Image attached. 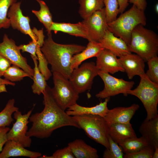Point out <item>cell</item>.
Listing matches in <instances>:
<instances>
[{"label": "cell", "mask_w": 158, "mask_h": 158, "mask_svg": "<svg viewBox=\"0 0 158 158\" xmlns=\"http://www.w3.org/2000/svg\"><path fill=\"white\" fill-rule=\"evenodd\" d=\"M51 88L47 85L42 93L44 105L43 110L29 117V121L32 125L26 133L29 137L47 138L55 130L66 126L80 129L72 116L68 115L57 104L51 95Z\"/></svg>", "instance_id": "1"}, {"label": "cell", "mask_w": 158, "mask_h": 158, "mask_svg": "<svg viewBox=\"0 0 158 158\" xmlns=\"http://www.w3.org/2000/svg\"><path fill=\"white\" fill-rule=\"evenodd\" d=\"M40 50L51 67L53 73L61 74L69 79L72 72L71 68L72 58L86 47L75 44H60L53 40L51 33L47 34Z\"/></svg>", "instance_id": "2"}, {"label": "cell", "mask_w": 158, "mask_h": 158, "mask_svg": "<svg viewBox=\"0 0 158 158\" xmlns=\"http://www.w3.org/2000/svg\"><path fill=\"white\" fill-rule=\"evenodd\" d=\"M139 24L133 30L128 45L130 51L142 58L145 62L157 56L158 36L153 31Z\"/></svg>", "instance_id": "3"}, {"label": "cell", "mask_w": 158, "mask_h": 158, "mask_svg": "<svg viewBox=\"0 0 158 158\" xmlns=\"http://www.w3.org/2000/svg\"><path fill=\"white\" fill-rule=\"evenodd\" d=\"M146 20L144 11L133 5L130 9L121 13L115 20L108 23V30L115 36L122 39L128 45L134 29L139 24L145 26Z\"/></svg>", "instance_id": "4"}, {"label": "cell", "mask_w": 158, "mask_h": 158, "mask_svg": "<svg viewBox=\"0 0 158 158\" xmlns=\"http://www.w3.org/2000/svg\"><path fill=\"white\" fill-rule=\"evenodd\" d=\"M72 117L90 138L106 148H109V127L103 117L90 114L74 116Z\"/></svg>", "instance_id": "5"}, {"label": "cell", "mask_w": 158, "mask_h": 158, "mask_svg": "<svg viewBox=\"0 0 158 158\" xmlns=\"http://www.w3.org/2000/svg\"><path fill=\"white\" fill-rule=\"evenodd\" d=\"M139 76L140 81L138 86L128 91L127 94L140 100L147 112L145 119L148 120L158 115V84L150 80L145 73Z\"/></svg>", "instance_id": "6"}, {"label": "cell", "mask_w": 158, "mask_h": 158, "mask_svg": "<svg viewBox=\"0 0 158 158\" xmlns=\"http://www.w3.org/2000/svg\"><path fill=\"white\" fill-rule=\"evenodd\" d=\"M54 86L51 88L55 101L63 110L77 103L79 94L74 89L69 79L56 73H53Z\"/></svg>", "instance_id": "7"}, {"label": "cell", "mask_w": 158, "mask_h": 158, "mask_svg": "<svg viewBox=\"0 0 158 158\" xmlns=\"http://www.w3.org/2000/svg\"><path fill=\"white\" fill-rule=\"evenodd\" d=\"M99 71L94 62L85 63L73 70L69 80L76 91L81 93L91 89Z\"/></svg>", "instance_id": "8"}, {"label": "cell", "mask_w": 158, "mask_h": 158, "mask_svg": "<svg viewBox=\"0 0 158 158\" xmlns=\"http://www.w3.org/2000/svg\"><path fill=\"white\" fill-rule=\"evenodd\" d=\"M34 107L25 114L19 110L15 112L13 117L16 120L12 128L7 134L8 140H11L25 147H29L32 143L31 137L26 135L29 119Z\"/></svg>", "instance_id": "9"}, {"label": "cell", "mask_w": 158, "mask_h": 158, "mask_svg": "<svg viewBox=\"0 0 158 158\" xmlns=\"http://www.w3.org/2000/svg\"><path fill=\"white\" fill-rule=\"evenodd\" d=\"M98 75L104 84L103 89L95 95L98 98H110L120 94L127 96V92L132 89L135 84L133 81H127L122 78H117L109 73L99 70Z\"/></svg>", "instance_id": "10"}, {"label": "cell", "mask_w": 158, "mask_h": 158, "mask_svg": "<svg viewBox=\"0 0 158 158\" xmlns=\"http://www.w3.org/2000/svg\"><path fill=\"white\" fill-rule=\"evenodd\" d=\"M20 50L15 42L4 34L2 42L0 43V54L7 58L13 65L25 71L32 78L34 70L28 64L26 58L22 55Z\"/></svg>", "instance_id": "11"}, {"label": "cell", "mask_w": 158, "mask_h": 158, "mask_svg": "<svg viewBox=\"0 0 158 158\" xmlns=\"http://www.w3.org/2000/svg\"><path fill=\"white\" fill-rule=\"evenodd\" d=\"M83 21L87 28L89 41L98 42L108 29L104 8L96 11Z\"/></svg>", "instance_id": "12"}, {"label": "cell", "mask_w": 158, "mask_h": 158, "mask_svg": "<svg viewBox=\"0 0 158 158\" xmlns=\"http://www.w3.org/2000/svg\"><path fill=\"white\" fill-rule=\"evenodd\" d=\"M20 2H16L10 8L7 13L10 26L14 29L29 35L34 41H37V37L33 32L30 25V19L28 16H24L21 9Z\"/></svg>", "instance_id": "13"}, {"label": "cell", "mask_w": 158, "mask_h": 158, "mask_svg": "<svg viewBox=\"0 0 158 158\" xmlns=\"http://www.w3.org/2000/svg\"><path fill=\"white\" fill-rule=\"evenodd\" d=\"M139 108V105L134 104L128 107H119L109 109L104 118L109 127L116 123H129Z\"/></svg>", "instance_id": "14"}, {"label": "cell", "mask_w": 158, "mask_h": 158, "mask_svg": "<svg viewBox=\"0 0 158 158\" xmlns=\"http://www.w3.org/2000/svg\"><path fill=\"white\" fill-rule=\"evenodd\" d=\"M96 57L95 64L99 71L112 74L125 72L119 59L110 51L104 49Z\"/></svg>", "instance_id": "15"}, {"label": "cell", "mask_w": 158, "mask_h": 158, "mask_svg": "<svg viewBox=\"0 0 158 158\" xmlns=\"http://www.w3.org/2000/svg\"><path fill=\"white\" fill-rule=\"evenodd\" d=\"M98 42L104 49L110 51L117 57H120L131 53L126 43L108 29Z\"/></svg>", "instance_id": "16"}, {"label": "cell", "mask_w": 158, "mask_h": 158, "mask_svg": "<svg viewBox=\"0 0 158 158\" xmlns=\"http://www.w3.org/2000/svg\"><path fill=\"white\" fill-rule=\"evenodd\" d=\"M118 59L129 79L135 75L140 76L145 73V61L138 55L131 53Z\"/></svg>", "instance_id": "17"}, {"label": "cell", "mask_w": 158, "mask_h": 158, "mask_svg": "<svg viewBox=\"0 0 158 158\" xmlns=\"http://www.w3.org/2000/svg\"><path fill=\"white\" fill-rule=\"evenodd\" d=\"M50 30L51 31H53L55 32H61L88 40L89 39L87 27L83 21L76 23L53 22Z\"/></svg>", "instance_id": "18"}, {"label": "cell", "mask_w": 158, "mask_h": 158, "mask_svg": "<svg viewBox=\"0 0 158 158\" xmlns=\"http://www.w3.org/2000/svg\"><path fill=\"white\" fill-rule=\"evenodd\" d=\"M109 99L110 98H106L103 102L90 107H83L76 103L69 107L66 112L70 116L90 114L97 115L104 117L109 110L107 105Z\"/></svg>", "instance_id": "19"}, {"label": "cell", "mask_w": 158, "mask_h": 158, "mask_svg": "<svg viewBox=\"0 0 158 158\" xmlns=\"http://www.w3.org/2000/svg\"><path fill=\"white\" fill-rule=\"evenodd\" d=\"M41 153L33 152L25 148L11 140H8L0 153V158L25 157L30 158H39Z\"/></svg>", "instance_id": "20"}, {"label": "cell", "mask_w": 158, "mask_h": 158, "mask_svg": "<svg viewBox=\"0 0 158 158\" xmlns=\"http://www.w3.org/2000/svg\"><path fill=\"white\" fill-rule=\"evenodd\" d=\"M139 132L154 150L158 147V115L150 119H145L141 123Z\"/></svg>", "instance_id": "21"}, {"label": "cell", "mask_w": 158, "mask_h": 158, "mask_svg": "<svg viewBox=\"0 0 158 158\" xmlns=\"http://www.w3.org/2000/svg\"><path fill=\"white\" fill-rule=\"evenodd\" d=\"M104 49L99 42L89 41L83 50L74 55L72 58L71 65L72 71L78 67L85 60L93 57H97Z\"/></svg>", "instance_id": "22"}, {"label": "cell", "mask_w": 158, "mask_h": 158, "mask_svg": "<svg viewBox=\"0 0 158 158\" xmlns=\"http://www.w3.org/2000/svg\"><path fill=\"white\" fill-rule=\"evenodd\" d=\"M109 135L113 140L118 144L128 139L137 137L130 123L112 125L109 127Z\"/></svg>", "instance_id": "23"}, {"label": "cell", "mask_w": 158, "mask_h": 158, "mask_svg": "<svg viewBox=\"0 0 158 158\" xmlns=\"http://www.w3.org/2000/svg\"><path fill=\"white\" fill-rule=\"evenodd\" d=\"M73 155L77 158H98L99 157L96 149L87 144L81 139H76L69 142Z\"/></svg>", "instance_id": "24"}, {"label": "cell", "mask_w": 158, "mask_h": 158, "mask_svg": "<svg viewBox=\"0 0 158 158\" xmlns=\"http://www.w3.org/2000/svg\"><path fill=\"white\" fill-rule=\"evenodd\" d=\"M80 4L78 13L84 19L97 11L103 8V0H78Z\"/></svg>", "instance_id": "25"}, {"label": "cell", "mask_w": 158, "mask_h": 158, "mask_svg": "<svg viewBox=\"0 0 158 158\" xmlns=\"http://www.w3.org/2000/svg\"><path fill=\"white\" fill-rule=\"evenodd\" d=\"M39 4L40 9L39 11L32 10V13L37 17L38 20L44 26L47 34L51 33L50 28L53 22L52 15L49 8L46 3L42 0H35Z\"/></svg>", "instance_id": "26"}, {"label": "cell", "mask_w": 158, "mask_h": 158, "mask_svg": "<svg viewBox=\"0 0 158 158\" xmlns=\"http://www.w3.org/2000/svg\"><path fill=\"white\" fill-rule=\"evenodd\" d=\"M121 147L125 154L137 152L148 145L146 140L143 136L128 139L118 144Z\"/></svg>", "instance_id": "27"}, {"label": "cell", "mask_w": 158, "mask_h": 158, "mask_svg": "<svg viewBox=\"0 0 158 158\" xmlns=\"http://www.w3.org/2000/svg\"><path fill=\"white\" fill-rule=\"evenodd\" d=\"M32 58L34 62V67L32 78L33 83L31 88L33 93L40 95L44 91L47 85L44 76L38 68V60L34 58Z\"/></svg>", "instance_id": "28"}, {"label": "cell", "mask_w": 158, "mask_h": 158, "mask_svg": "<svg viewBox=\"0 0 158 158\" xmlns=\"http://www.w3.org/2000/svg\"><path fill=\"white\" fill-rule=\"evenodd\" d=\"M14 99H9L4 109L0 112V127L9 126L14 121L12 115L19 110V108L14 106Z\"/></svg>", "instance_id": "29"}, {"label": "cell", "mask_w": 158, "mask_h": 158, "mask_svg": "<svg viewBox=\"0 0 158 158\" xmlns=\"http://www.w3.org/2000/svg\"><path fill=\"white\" fill-rule=\"evenodd\" d=\"M3 76L4 79L12 82L20 81L25 77H28L32 79V78L28 73L14 65L8 68Z\"/></svg>", "instance_id": "30"}, {"label": "cell", "mask_w": 158, "mask_h": 158, "mask_svg": "<svg viewBox=\"0 0 158 158\" xmlns=\"http://www.w3.org/2000/svg\"><path fill=\"white\" fill-rule=\"evenodd\" d=\"M17 0H0V29H6L10 26L7 16L9 8Z\"/></svg>", "instance_id": "31"}, {"label": "cell", "mask_w": 158, "mask_h": 158, "mask_svg": "<svg viewBox=\"0 0 158 158\" xmlns=\"http://www.w3.org/2000/svg\"><path fill=\"white\" fill-rule=\"evenodd\" d=\"M107 23L115 20L118 13V5L117 0H103Z\"/></svg>", "instance_id": "32"}, {"label": "cell", "mask_w": 158, "mask_h": 158, "mask_svg": "<svg viewBox=\"0 0 158 158\" xmlns=\"http://www.w3.org/2000/svg\"><path fill=\"white\" fill-rule=\"evenodd\" d=\"M109 147L106 148L103 154L104 158H123L124 155L122 149L120 146L115 142L109 136Z\"/></svg>", "instance_id": "33"}, {"label": "cell", "mask_w": 158, "mask_h": 158, "mask_svg": "<svg viewBox=\"0 0 158 158\" xmlns=\"http://www.w3.org/2000/svg\"><path fill=\"white\" fill-rule=\"evenodd\" d=\"M36 54L39 61L38 65L39 69L44 76L46 80H48L51 76L52 74L48 68V62L39 46L37 47V49Z\"/></svg>", "instance_id": "34"}, {"label": "cell", "mask_w": 158, "mask_h": 158, "mask_svg": "<svg viewBox=\"0 0 158 158\" xmlns=\"http://www.w3.org/2000/svg\"><path fill=\"white\" fill-rule=\"evenodd\" d=\"M148 69L145 73L152 82L158 84V57L157 56L149 59L147 62Z\"/></svg>", "instance_id": "35"}, {"label": "cell", "mask_w": 158, "mask_h": 158, "mask_svg": "<svg viewBox=\"0 0 158 158\" xmlns=\"http://www.w3.org/2000/svg\"><path fill=\"white\" fill-rule=\"evenodd\" d=\"M44 42L40 38H37L36 41L32 40L27 44H21L18 46L19 49L22 52H26L30 53L31 58H34L38 60L36 54L37 49V47L40 48L42 46Z\"/></svg>", "instance_id": "36"}, {"label": "cell", "mask_w": 158, "mask_h": 158, "mask_svg": "<svg viewBox=\"0 0 158 158\" xmlns=\"http://www.w3.org/2000/svg\"><path fill=\"white\" fill-rule=\"evenodd\" d=\"M154 149L148 145L139 151L131 153L125 154L124 158H152Z\"/></svg>", "instance_id": "37"}, {"label": "cell", "mask_w": 158, "mask_h": 158, "mask_svg": "<svg viewBox=\"0 0 158 158\" xmlns=\"http://www.w3.org/2000/svg\"><path fill=\"white\" fill-rule=\"evenodd\" d=\"M40 158H75L70 147L68 146L57 150L51 156L44 155Z\"/></svg>", "instance_id": "38"}, {"label": "cell", "mask_w": 158, "mask_h": 158, "mask_svg": "<svg viewBox=\"0 0 158 158\" xmlns=\"http://www.w3.org/2000/svg\"><path fill=\"white\" fill-rule=\"evenodd\" d=\"M12 64L6 57L0 54V77L3 76L6 70Z\"/></svg>", "instance_id": "39"}, {"label": "cell", "mask_w": 158, "mask_h": 158, "mask_svg": "<svg viewBox=\"0 0 158 158\" xmlns=\"http://www.w3.org/2000/svg\"><path fill=\"white\" fill-rule=\"evenodd\" d=\"M10 129L8 126L0 127V153L8 140L7 134Z\"/></svg>", "instance_id": "40"}, {"label": "cell", "mask_w": 158, "mask_h": 158, "mask_svg": "<svg viewBox=\"0 0 158 158\" xmlns=\"http://www.w3.org/2000/svg\"><path fill=\"white\" fill-rule=\"evenodd\" d=\"M129 2L133 4L138 8L143 11H144L147 6L146 0H129Z\"/></svg>", "instance_id": "41"}, {"label": "cell", "mask_w": 158, "mask_h": 158, "mask_svg": "<svg viewBox=\"0 0 158 158\" xmlns=\"http://www.w3.org/2000/svg\"><path fill=\"white\" fill-rule=\"evenodd\" d=\"M129 0H117L118 5L119 13L124 12L129 4Z\"/></svg>", "instance_id": "42"}, {"label": "cell", "mask_w": 158, "mask_h": 158, "mask_svg": "<svg viewBox=\"0 0 158 158\" xmlns=\"http://www.w3.org/2000/svg\"><path fill=\"white\" fill-rule=\"evenodd\" d=\"M15 85V83L14 82H10L5 79H2L0 77V87L6 85L14 86Z\"/></svg>", "instance_id": "43"}, {"label": "cell", "mask_w": 158, "mask_h": 158, "mask_svg": "<svg viewBox=\"0 0 158 158\" xmlns=\"http://www.w3.org/2000/svg\"><path fill=\"white\" fill-rule=\"evenodd\" d=\"M158 158V147H155L153 153L152 158Z\"/></svg>", "instance_id": "44"}, {"label": "cell", "mask_w": 158, "mask_h": 158, "mask_svg": "<svg viewBox=\"0 0 158 158\" xmlns=\"http://www.w3.org/2000/svg\"><path fill=\"white\" fill-rule=\"evenodd\" d=\"M155 11L156 13H158V4H156L155 7Z\"/></svg>", "instance_id": "45"}]
</instances>
